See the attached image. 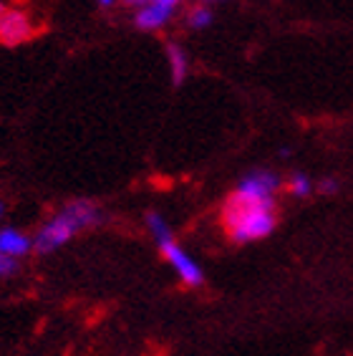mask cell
Returning <instances> with one entry per match:
<instances>
[{"label": "cell", "mask_w": 353, "mask_h": 356, "mask_svg": "<svg viewBox=\"0 0 353 356\" xmlns=\"http://www.w3.org/2000/svg\"><path fill=\"white\" fill-rule=\"evenodd\" d=\"M99 3H101V6H111V3H114V0H99Z\"/></svg>", "instance_id": "5bb4252c"}, {"label": "cell", "mask_w": 353, "mask_h": 356, "mask_svg": "<svg viewBox=\"0 0 353 356\" xmlns=\"http://www.w3.org/2000/svg\"><path fill=\"white\" fill-rule=\"evenodd\" d=\"M99 222H101V210H99L94 202H88V200L68 202L66 207H61V210L38 230V235L33 238V248L38 253H54V250H58L61 245H66L76 233H81L86 227L99 225Z\"/></svg>", "instance_id": "7a4b0ae2"}, {"label": "cell", "mask_w": 353, "mask_h": 356, "mask_svg": "<svg viewBox=\"0 0 353 356\" xmlns=\"http://www.w3.org/2000/svg\"><path fill=\"white\" fill-rule=\"evenodd\" d=\"M124 3H129V6H147L149 0H124Z\"/></svg>", "instance_id": "4fadbf2b"}, {"label": "cell", "mask_w": 353, "mask_h": 356, "mask_svg": "<svg viewBox=\"0 0 353 356\" xmlns=\"http://www.w3.org/2000/svg\"><path fill=\"white\" fill-rule=\"evenodd\" d=\"M280 179L268 170H252L222 205V227L232 243H255L275 230V190Z\"/></svg>", "instance_id": "6da1fadb"}, {"label": "cell", "mask_w": 353, "mask_h": 356, "mask_svg": "<svg viewBox=\"0 0 353 356\" xmlns=\"http://www.w3.org/2000/svg\"><path fill=\"white\" fill-rule=\"evenodd\" d=\"M3 213H6V205H3V202H0V218H3Z\"/></svg>", "instance_id": "9a60e30c"}, {"label": "cell", "mask_w": 353, "mask_h": 356, "mask_svg": "<svg viewBox=\"0 0 353 356\" xmlns=\"http://www.w3.org/2000/svg\"><path fill=\"white\" fill-rule=\"evenodd\" d=\"M33 240L28 238L26 233L15 230V227H3L0 230V253L10 255V258H23L26 253H31Z\"/></svg>", "instance_id": "8992f818"}, {"label": "cell", "mask_w": 353, "mask_h": 356, "mask_svg": "<svg viewBox=\"0 0 353 356\" xmlns=\"http://www.w3.org/2000/svg\"><path fill=\"white\" fill-rule=\"evenodd\" d=\"M147 227H149L151 238L156 240V245H159V250H162L164 261L174 268L176 275L182 278L184 286H190V288L202 286L204 283L202 268L192 261L190 253H187V250H184V248L174 240L170 225H167V220H164L159 213H149L147 215Z\"/></svg>", "instance_id": "3957f363"}, {"label": "cell", "mask_w": 353, "mask_h": 356, "mask_svg": "<svg viewBox=\"0 0 353 356\" xmlns=\"http://www.w3.org/2000/svg\"><path fill=\"white\" fill-rule=\"evenodd\" d=\"M288 190H290V195H295V197H308V195L313 192V182L308 175L295 172V175L288 179Z\"/></svg>", "instance_id": "ba28073f"}, {"label": "cell", "mask_w": 353, "mask_h": 356, "mask_svg": "<svg viewBox=\"0 0 353 356\" xmlns=\"http://www.w3.org/2000/svg\"><path fill=\"white\" fill-rule=\"evenodd\" d=\"M35 33L33 23L23 10H10L6 8L0 13V43L3 46H18V43L31 41Z\"/></svg>", "instance_id": "277c9868"}, {"label": "cell", "mask_w": 353, "mask_h": 356, "mask_svg": "<svg viewBox=\"0 0 353 356\" xmlns=\"http://www.w3.org/2000/svg\"><path fill=\"white\" fill-rule=\"evenodd\" d=\"M172 13H174V8L170 6H162V3H147V6L139 8V13H136V26L142 28V31H156V28H162L164 23L170 21Z\"/></svg>", "instance_id": "5b68a950"}, {"label": "cell", "mask_w": 353, "mask_h": 356, "mask_svg": "<svg viewBox=\"0 0 353 356\" xmlns=\"http://www.w3.org/2000/svg\"><path fill=\"white\" fill-rule=\"evenodd\" d=\"M167 58H170V71H172V81L179 86L187 76V56L176 43H167Z\"/></svg>", "instance_id": "52a82bcc"}, {"label": "cell", "mask_w": 353, "mask_h": 356, "mask_svg": "<svg viewBox=\"0 0 353 356\" xmlns=\"http://www.w3.org/2000/svg\"><path fill=\"white\" fill-rule=\"evenodd\" d=\"M3 10H6V6H3V3H0V13H3Z\"/></svg>", "instance_id": "2e32d148"}, {"label": "cell", "mask_w": 353, "mask_h": 356, "mask_svg": "<svg viewBox=\"0 0 353 356\" xmlns=\"http://www.w3.org/2000/svg\"><path fill=\"white\" fill-rule=\"evenodd\" d=\"M151 3H162V6H170V8H174L179 0H151Z\"/></svg>", "instance_id": "7c38bea8"}, {"label": "cell", "mask_w": 353, "mask_h": 356, "mask_svg": "<svg viewBox=\"0 0 353 356\" xmlns=\"http://www.w3.org/2000/svg\"><path fill=\"white\" fill-rule=\"evenodd\" d=\"M18 270V258H10V255L0 253V278H8Z\"/></svg>", "instance_id": "30bf717a"}, {"label": "cell", "mask_w": 353, "mask_h": 356, "mask_svg": "<svg viewBox=\"0 0 353 356\" xmlns=\"http://www.w3.org/2000/svg\"><path fill=\"white\" fill-rule=\"evenodd\" d=\"M336 190H338V182H336V179L326 177V179H320L318 182V192H323V195H333Z\"/></svg>", "instance_id": "8fae6325"}, {"label": "cell", "mask_w": 353, "mask_h": 356, "mask_svg": "<svg viewBox=\"0 0 353 356\" xmlns=\"http://www.w3.org/2000/svg\"><path fill=\"white\" fill-rule=\"evenodd\" d=\"M212 23V10L210 8H195L190 13V28L199 31V28H207Z\"/></svg>", "instance_id": "9c48e42d"}]
</instances>
